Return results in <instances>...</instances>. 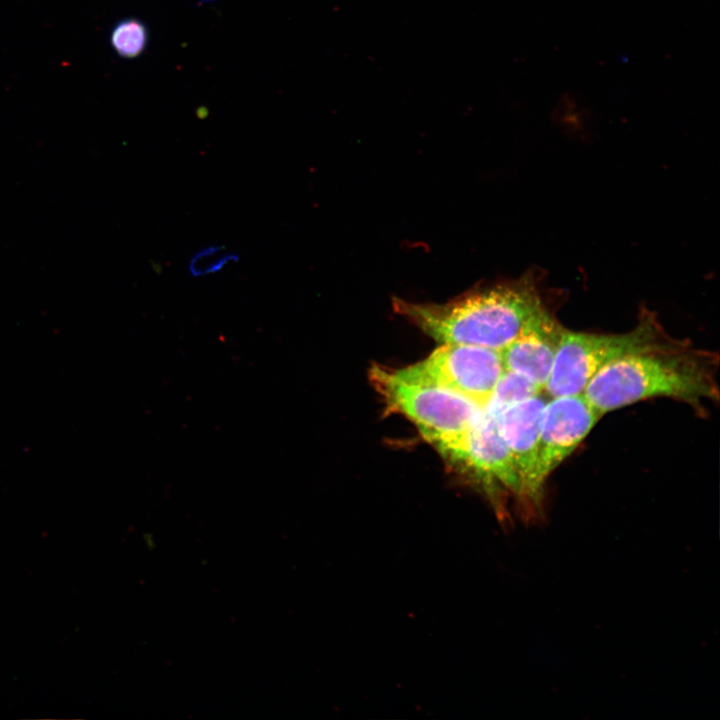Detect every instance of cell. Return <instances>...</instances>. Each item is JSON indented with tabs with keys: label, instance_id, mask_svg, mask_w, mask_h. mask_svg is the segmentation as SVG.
Returning <instances> with one entry per match:
<instances>
[{
	"label": "cell",
	"instance_id": "1",
	"mask_svg": "<svg viewBox=\"0 0 720 720\" xmlns=\"http://www.w3.org/2000/svg\"><path fill=\"white\" fill-rule=\"evenodd\" d=\"M394 311L439 344L501 350L546 307L536 279L474 288L445 303H417L394 297Z\"/></svg>",
	"mask_w": 720,
	"mask_h": 720
},
{
	"label": "cell",
	"instance_id": "2",
	"mask_svg": "<svg viewBox=\"0 0 720 720\" xmlns=\"http://www.w3.org/2000/svg\"><path fill=\"white\" fill-rule=\"evenodd\" d=\"M718 355L694 349L688 342L631 354L599 370L583 394L603 416L653 397H670L701 408L717 401Z\"/></svg>",
	"mask_w": 720,
	"mask_h": 720
},
{
	"label": "cell",
	"instance_id": "3",
	"mask_svg": "<svg viewBox=\"0 0 720 720\" xmlns=\"http://www.w3.org/2000/svg\"><path fill=\"white\" fill-rule=\"evenodd\" d=\"M667 335L655 315L643 312L638 324L620 334H595L563 328L544 386L548 397L583 393L603 367L622 357L681 343Z\"/></svg>",
	"mask_w": 720,
	"mask_h": 720
},
{
	"label": "cell",
	"instance_id": "4",
	"mask_svg": "<svg viewBox=\"0 0 720 720\" xmlns=\"http://www.w3.org/2000/svg\"><path fill=\"white\" fill-rule=\"evenodd\" d=\"M369 376L386 407L415 424L434 447L467 431L484 412L457 393L406 380L392 368L375 365Z\"/></svg>",
	"mask_w": 720,
	"mask_h": 720
},
{
	"label": "cell",
	"instance_id": "5",
	"mask_svg": "<svg viewBox=\"0 0 720 720\" xmlns=\"http://www.w3.org/2000/svg\"><path fill=\"white\" fill-rule=\"evenodd\" d=\"M504 371L500 350L465 344H440L423 360L395 369L406 380L450 390L484 409Z\"/></svg>",
	"mask_w": 720,
	"mask_h": 720
},
{
	"label": "cell",
	"instance_id": "6",
	"mask_svg": "<svg viewBox=\"0 0 720 720\" xmlns=\"http://www.w3.org/2000/svg\"><path fill=\"white\" fill-rule=\"evenodd\" d=\"M435 448L447 461L484 486L501 485L522 497L521 481L495 414L484 409L471 428Z\"/></svg>",
	"mask_w": 720,
	"mask_h": 720
},
{
	"label": "cell",
	"instance_id": "7",
	"mask_svg": "<svg viewBox=\"0 0 720 720\" xmlns=\"http://www.w3.org/2000/svg\"><path fill=\"white\" fill-rule=\"evenodd\" d=\"M601 417L583 393L550 397L542 411L539 432L537 482L542 490L550 474Z\"/></svg>",
	"mask_w": 720,
	"mask_h": 720
},
{
	"label": "cell",
	"instance_id": "8",
	"mask_svg": "<svg viewBox=\"0 0 720 720\" xmlns=\"http://www.w3.org/2000/svg\"><path fill=\"white\" fill-rule=\"evenodd\" d=\"M542 391L496 414L500 434L516 466L522 497L536 502L543 490L537 482L540 421L547 402Z\"/></svg>",
	"mask_w": 720,
	"mask_h": 720
},
{
	"label": "cell",
	"instance_id": "9",
	"mask_svg": "<svg viewBox=\"0 0 720 720\" xmlns=\"http://www.w3.org/2000/svg\"><path fill=\"white\" fill-rule=\"evenodd\" d=\"M563 328L547 308L542 310L500 350L504 369L527 378L543 391Z\"/></svg>",
	"mask_w": 720,
	"mask_h": 720
},
{
	"label": "cell",
	"instance_id": "10",
	"mask_svg": "<svg viewBox=\"0 0 720 720\" xmlns=\"http://www.w3.org/2000/svg\"><path fill=\"white\" fill-rule=\"evenodd\" d=\"M540 392L542 390L527 378L505 370L497 382L485 410L496 415L505 408Z\"/></svg>",
	"mask_w": 720,
	"mask_h": 720
},
{
	"label": "cell",
	"instance_id": "11",
	"mask_svg": "<svg viewBox=\"0 0 720 720\" xmlns=\"http://www.w3.org/2000/svg\"><path fill=\"white\" fill-rule=\"evenodd\" d=\"M239 258L236 252L228 251L223 245H207L191 256L188 271L192 277H204L220 272L230 262H237Z\"/></svg>",
	"mask_w": 720,
	"mask_h": 720
},
{
	"label": "cell",
	"instance_id": "12",
	"mask_svg": "<svg viewBox=\"0 0 720 720\" xmlns=\"http://www.w3.org/2000/svg\"><path fill=\"white\" fill-rule=\"evenodd\" d=\"M111 43L120 56L127 58L136 57L141 54L146 47V27L136 19L124 20L113 29Z\"/></svg>",
	"mask_w": 720,
	"mask_h": 720
}]
</instances>
